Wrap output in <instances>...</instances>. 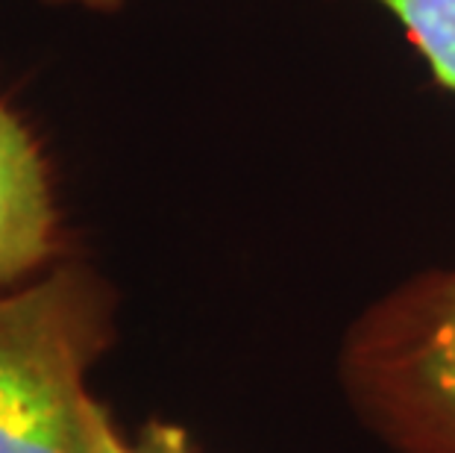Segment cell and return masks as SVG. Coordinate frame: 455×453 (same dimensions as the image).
Returning <instances> with one entry per match:
<instances>
[{"instance_id":"7a4b0ae2","label":"cell","mask_w":455,"mask_h":453,"mask_svg":"<svg viewBox=\"0 0 455 453\" xmlns=\"http://www.w3.org/2000/svg\"><path fill=\"white\" fill-rule=\"evenodd\" d=\"M347 392L403 453H455V265L396 286L341 351Z\"/></svg>"},{"instance_id":"3957f363","label":"cell","mask_w":455,"mask_h":453,"mask_svg":"<svg viewBox=\"0 0 455 453\" xmlns=\"http://www.w3.org/2000/svg\"><path fill=\"white\" fill-rule=\"evenodd\" d=\"M60 254L51 159L24 115L0 98V292L30 283Z\"/></svg>"},{"instance_id":"6da1fadb","label":"cell","mask_w":455,"mask_h":453,"mask_svg":"<svg viewBox=\"0 0 455 453\" xmlns=\"http://www.w3.org/2000/svg\"><path fill=\"white\" fill-rule=\"evenodd\" d=\"M112 336V288L76 259L0 292V453H89L85 380Z\"/></svg>"},{"instance_id":"277c9868","label":"cell","mask_w":455,"mask_h":453,"mask_svg":"<svg viewBox=\"0 0 455 453\" xmlns=\"http://www.w3.org/2000/svg\"><path fill=\"white\" fill-rule=\"evenodd\" d=\"M400 21L441 89L455 94V0H376Z\"/></svg>"},{"instance_id":"8992f818","label":"cell","mask_w":455,"mask_h":453,"mask_svg":"<svg viewBox=\"0 0 455 453\" xmlns=\"http://www.w3.org/2000/svg\"><path fill=\"white\" fill-rule=\"evenodd\" d=\"M51 6H74V9H89V12H115L121 9L127 0H42Z\"/></svg>"},{"instance_id":"5b68a950","label":"cell","mask_w":455,"mask_h":453,"mask_svg":"<svg viewBox=\"0 0 455 453\" xmlns=\"http://www.w3.org/2000/svg\"><path fill=\"white\" fill-rule=\"evenodd\" d=\"M85 445L89 453H195L177 427H150L139 441H127L94 394L85 400Z\"/></svg>"}]
</instances>
